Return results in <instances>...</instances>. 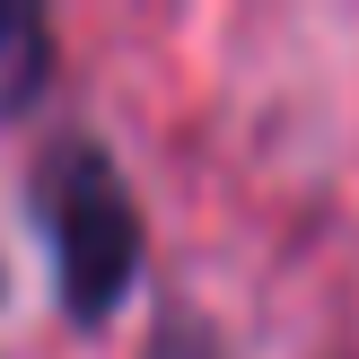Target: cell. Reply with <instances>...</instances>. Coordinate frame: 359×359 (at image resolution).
<instances>
[{"mask_svg":"<svg viewBox=\"0 0 359 359\" xmlns=\"http://www.w3.org/2000/svg\"><path fill=\"white\" fill-rule=\"evenodd\" d=\"M27 210L53 255V307L70 333H105L149 272V219L97 132H53L27 158Z\"/></svg>","mask_w":359,"mask_h":359,"instance_id":"6da1fadb","label":"cell"},{"mask_svg":"<svg viewBox=\"0 0 359 359\" xmlns=\"http://www.w3.org/2000/svg\"><path fill=\"white\" fill-rule=\"evenodd\" d=\"M53 70H62V35L35 0H0V123L35 114L53 97Z\"/></svg>","mask_w":359,"mask_h":359,"instance_id":"7a4b0ae2","label":"cell"},{"mask_svg":"<svg viewBox=\"0 0 359 359\" xmlns=\"http://www.w3.org/2000/svg\"><path fill=\"white\" fill-rule=\"evenodd\" d=\"M140 359H228V342H219V325H210L202 307L167 298V307H158V325L140 333Z\"/></svg>","mask_w":359,"mask_h":359,"instance_id":"3957f363","label":"cell"}]
</instances>
